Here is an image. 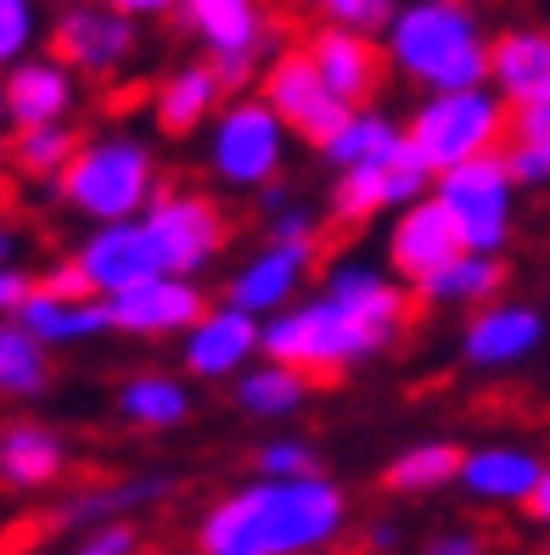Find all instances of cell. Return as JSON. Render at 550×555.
<instances>
[{"mask_svg": "<svg viewBox=\"0 0 550 555\" xmlns=\"http://www.w3.org/2000/svg\"><path fill=\"white\" fill-rule=\"evenodd\" d=\"M399 320H405V292L394 281L376 275L371 264H337L327 281V298L276 314L258 348L276 365H293L309 382H327V376H343L354 359L394 343Z\"/></svg>", "mask_w": 550, "mask_h": 555, "instance_id": "6da1fadb", "label": "cell"}, {"mask_svg": "<svg viewBox=\"0 0 550 555\" xmlns=\"http://www.w3.org/2000/svg\"><path fill=\"white\" fill-rule=\"evenodd\" d=\"M343 528V494L320 477H265L203 516V555H304Z\"/></svg>", "mask_w": 550, "mask_h": 555, "instance_id": "7a4b0ae2", "label": "cell"}, {"mask_svg": "<svg viewBox=\"0 0 550 555\" xmlns=\"http://www.w3.org/2000/svg\"><path fill=\"white\" fill-rule=\"evenodd\" d=\"M387 62L422 90H477L489 79V35L461 0H410L387 23Z\"/></svg>", "mask_w": 550, "mask_h": 555, "instance_id": "3957f363", "label": "cell"}, {"mask_svg": "<svg viewBox=\"0 0 550 555\" xmlns=\"http://www.w3.org/2000/svg\"><path fill=\"white\" fill-rule=\"evenodd\" d=\"M405 135H410L415 157H422L433 175H444V169L472 163V157L500 152L506 135H511V107L483 85L477 90H444L433 102H422V113L410 118Z\"/></svg>", "mask_w": 550, "mask_h": 555, "instance_id": "277c9868", "label": "cell"}, {"mask_svg": "<svg viewBox=\"0 0 550 555\" xmlns=\"http://www.w3.org/2000/svg\"><path fill=\"white\" fill-rule=\"evenodd\" d=\"M68 208H79L95 224L136 219L141 203H152V152L141 141H90L68 157V169L56 175Z\"/></svg>", "mask_w": 550, "mask_h": 555, "instance_id": "5b68a950", "label": "cell"}, {"mask_svg": "<svg viewBox=\"0 0 550 555\" xmlns=\"http://www.w3.org/2000/svg\"><path fill=\"white\" fill-rule=\"evenodd\" d=\"M511 197H516V180L506 169V157H472L461 169H444L438 175V203L444 214L456 219L461 247L466 253H500L511 236Z\"/></svg>", "mask_w": 550, "mask_h": 555, "instance_id": "8992f818", "label": "cell"}, {"mask_svg": "<svg viewBox=\"0 0 550 555\" xmlns=\"http://www.w3.org/2000/svg\"><path fill=\"white\" fill-rule=\"evenodd\" d=\"M281 152H286V124L276 118L270 102H236L214 118V141L208 163L225 185H265L281 175Z\"/></svg>", "mask_w": 550, "mask_h": 555, "instance_id": "52a82bcc", "label": "cell"}, {"mask_svg": "<svg viewBox=\"0 0 550 555\" xmlns=\"http://www.w3.org/2000/svg\"><path fill=\"white\" fill-rule=\"evenodd\" d=\"M265 102L276 107V118L286 129H298L304 141L315 146H327L337 129L348 124V102L343 95L327 90V79H320V68L309 62V51H281L270 62V74H265Z\"/></svg>", "mask_w": 550, "mask_h": 555, "instance_id": "ba28073f", "label": "cell"}, {"mask_svg": "<svg viewBox=\"0 0 550 555\" xmlns=\"http://www.w3.org/2000/svg\"><path fill=\"white\" fill-rule=\"evenodd\" d=\"M427 180H433V169L415 157V146H410V135H405L399 152L343 169V180H337V191H332V214H337L343 224H360V219H371V214H382V208H410V203H422Z\"/></svg>", "mask_w": 550, "mask_h": 555, "instance_id": "9c48e42d", "label": "cell"}, {"mask_svg": "<svg viewBox=\"0 0 550 555\" xmlns=\"http://www.w3.org/2000/svg\"><path fill=\"white\" fill-rule=\"evenodd\" d=\"M146 231L164 253L169 275H197L203 264H214L225 247V219L208 197L197 191H169V197H152L146 208Z\"/></svg>", "mask_w": 550, "mask_h": 555, "instance_id": "30bf717a", "label": "cell"}, {"mask_svg": "<svg viewBox=\"0 0 550 555\" xmlns=\"http://www.w3.org/2000/svg\"><path fill=\"white\" fill-rule=\"evenodd\" d=\"M74 270L85 275V286L95 298H118V292L141 286L152 275H169L164 270V253H157L146 219H118V224H102L74 258Z\"/></svg>", "mask_w": 550, "mask_h": 555, "instance_id": "8fae6325", "label": "cell"}, {"mask_svg": "<svg viewBox=\"0 0 550 555\" xmlns=\"http://www.w3.org/2000/svg\"><path fill=\"white\" fill-rule=\"evenodd\" d=\"M489 79H495V95L511 113L550 102V28L545 23H516L500 40H489Z\"/></svg>", "mask_w": 550, "mask_h": 555, "instance_id": "7c38bea8", "label": "cell"}, {"mask_svg": "<svg viewBox=\"0 0 550 555\" xmlns=\"http://www.w3.org/2000/svg\"><path fill=\"white\" fill-rule=\"evenodd\" d=\"M539 343H545V314L528 309V304H483L461 332V353L477 371L523 365Z\"/></svg>", "mask_w": 550, "mask_h": 555, "instance_id": "4fadbf2b", "label": "cell"}, {"mask_svg": "<svg viewBox=\"0 0 550 555\" xmlns=\"http://www.w3.org/2000/svg\"><path fill=\"white\" fill-rule=\"evenodd\" d=\"M107 314L118 332L129 337H164V332H180V325H197L208 309H203V292L180 281V275H152L141 286L118 292L107 298Z\"/></svg>", "mask_w": 550, "mask_h": 555, "instance_id": "5bb4252c", "label": "cell"}, {"mask_svg": "<svg viewBox=\"0 0 550 555\" xmlns=\"http://www.w3.org/2000/svg\"><path fill=\"white\" fill-rule=\"evenodd\" d=\"M51 51H56V62H68V68L113 74L118 62L136 51V28H129V17L113 12V7H74V12L56 17Z\"/></svg>", "mask_w": 550, "mask_h": 555, "instance_id": "9a60e30c", "label": "cell"}, {"mask_svg": "<svg viewBox=\"0 0 550 555\" xmlns=\"http://www.w3.org/2000/svg\"><path fill=\"white\" fill-rule=\"evenodd\" d=\"M461 231H456V219L444 214L438 197L427 203H410L399 208V224H394V236H387V258H394V275L405 281H427L433 270H444L449 258H461Z\"/></svg>", "mask_w": 550, "mask_h": 555, "instance_id": "2e32d148", "label": "cell"}, {"mask_svg": "<svg viewBox=\"0 0 550 555\" xmlns=\"http://www.w3.org/2000/svg\"><path fill=\"white\" fill-rule=\"evenodd\" d=\"M304 51L320 68V79H327V90L343 95L348 107H360L366 95H376V85H382V51L371 46V35H354V28L327 23V28H315V35H309Z\"/></svg>", "mask_w": 550, "mask_h": 555, "instance_id": "e0dca14e", "label": "cell"}, {"mask_svg": "<svg viewBox=\"0 0 550 555\" xmlns=\"http://www.w3.org/2000/svg\"><path fill=\"white\" fill-rule=\"evenodd\" d=\"M309 264H315V242H270L258 258L242 264V275L231 281V298L225 304H236L247 314H276L298 292Z\"/></svg>", "mask_w": 550, "mask_h": 555, "instance_id": "ac0fdd59", "label": "cell"}, {"mask_svg": "<svg viewBox=\"0 0 550 555\" xmlns=\"http://www.w3.org/2000/svg\"><path fill=\"white\" fill-rule=\"evenodd\" d=\"M545 477V461L534 449H511V443H495V449H472L461 461V488L483 505H528V494Z\"/></svg>", "mask_w": 550, "mask_h": 555, "instance_id": "d6986e66", "label": "cell"}, {"mask_svg": "<svg viewBox=\"0 0 550 555\" xmlns=\"http://www.w3.org/2000/svg\"><path fill=\"white\" fill-rule=\"evenodd\" d=\"M180 17H186L191 35H203V46H208L214 56L253 62L258 46L270 40L258 0H180Z\"/></svg>", "mask_w": 550, "mask_h": 555, "instance_id": "ffe728a7", "label": "cell"}, {"mask_svg": "<svg viewBox=\"0 0 550 555\" xmlns=\"http://www.w3.org/2000/svg\"><path fill=\"white\" fill-rule=\"evenodd\" d=\"M7 118L17 129H35V124H62L74 107V74L68 62H12L7 74Z\"/></svg>", "mask_w": 550, "mask_h": 555, "instance_id": "44dd1931", "label": "cell"}, {"mask_svg": "<svg viewBox=\"0 0 550 555\" xmlns=\"http://www.w3.org/2000/svg\"><path fill=\"white\" fill-rule=\"evenodd\" d=\"M258 337H265V332H258V314L225 304V309L203 314L186 332V365L197 371V376H231L242 359L258 348Z\"/></svg>", "mask_w": 550, "mask_h": 555, "instance_id": "7402d4cb", "label": "cell"}, {"mask_svg": "<svg viewBox=\"0 0 550 555\" xmlns=\"http://www.w3.org/2000/svg\"><path fill=\"white\" fill-rule=\"evenodd\" d=\"M17 325H28L40 343H85V337H95V332H107L113 325V314H107V298H62V292H51V286H35L23 298V309L12 314Z\"/></svg>", "mask_w": 550, "mask_h": 555, "instance_id": "603a6c76", "label": "cell"}, {"mask_svg": "<svg viewBox=\"0 0 550 555\" xmlns=\"http://www.w3.org/2000/svg\"><path fill=\"white\" fill-rule=\"evenodd\" d=\"M500 281H506V270L495 253H461L444 270H433L427 281H415V292L438 309H483L500 292Z\"/></svg>", "mask_w": 550, "mask_h": 555, "instance_id": "cb8c5ba5", "label": "cell"}, {"mask_svg": "<svg viewBox=\"0 0 550 555\" xmlns=\"http://www.w3.org/2000/svg\"><path fill=\"white\" fill-rule=\"evenodd\" d=\"M219 95H225V85L214 68H175L152 95V118L164 135H191L219 107Z\"/></svg>", "mask_w": 550, "mask_h": 555, "instance_id": "d4e9b609", "label": "cell"}, {"mask_svg": "<svg viewBox=\"0 0 550 555\" xmlns=\"http://www.w3.org/2000/svg\"><path fill=\"white\" fill-rule=\"evenodd\" d=\"M62 438L35 427V421H17V427L0 433V482L12 488H46L62 477Z\"/></svg>", "mask_w": 550, "mask_h": 555, "instance_id": "484cf974", "label": "cell"}, {"mask_svg": "<svg viewBox=\"0 0 550 555\" xmlns=\"http://www.w3.org/2000/svg\"><path fill=\"white\" fill-rule=\"evenodd\" d=\"M46 387V343L17 320H0V399H35Z\"/></svg>", "mask_w": 550, "mask_h": 555, "instance_id": "4316f807", "label": "cell"}, {"mask_svg": "<svg viewBox=\"0 0 550 555\" xmlns=\"http://www.w3.org/2000/svg\"><path fill=\"white\" fill-rule=\"evenodd\" d=\"M461 461L466 454L456 443H415L387 466L382 482L394 488V494H433V488H444V482H461Z\"/></svg>", "mask_w": 550, "mask_h": 555, "instance_id": "83f0119b", "label": "cell"}, {"mask_svg": "<svg viewBox=\"0 0 550 555\" xmlns=\"http://www.w3.org/2000/svg\"><path fill=\"white\" fill-rule=\"evenodd\" d=\"M118 410L136 427H175V421H186L191 399L175 376H129L118 387Z\"/></svg>", "mask_w": 550, "mask_h": 555, "instance_id": "f1b7e54d", "label": "cell"}, {"mask_svg": "<svg viewBox=\"0 0 550 555\" xmlns=\"http://www.w3.org/2000/svg\"><path fill=\"white\" fill-rule=\"evenodd\" d=\"M399 146H405V129L399 124H387L376 113H348V124L320 152H327L337 169H354V163H376V157L399 152Z\"/></svg>", "mask_w": 550, "mask_h": 555, "instance_id": "f546056e", "label": "cell"}, {"mask_svg": "<svg viewBox=\"0 0 550 555\" xmlns=\"http://www.w3.org/2000/svg\"><path fill=\"white\" fill-rule=\"evenodd\" d=\"M309 376L304 371H293V365H270L265 371H253V376H242L236 382V399H242V410L247 415H286V410H298V399L309 393Z\"/></svg>", "mask_w": 550, "mask_h": 555, "instance_id": "4dcf8cb0", "label": "cell"}, {"mask_svg": "<svg viewBox=\"0 0 550 555\" xmlns=\"http://www.w3.org/2000/svg\"><path fill=\"white\" fill-rule=\"evenodd\" d=\"M74 135L62 124H35V129H17V141H12V163L23 175H62L68 169V157H74Z\"/></svg>", "mask_w": 550, "mask_h": 555, "instance_id": "1f68e13d", "label": "cell"}, {"mask_svg": "<svg viewBox=\"0 0 550 555\" xmlns=\"http://www.w3.org/2000/svg\"><path fill=\"white\" fill-rule=\"evenodd\" d=\"M320 17L337 23V28H354V35H376V28L394 23V0H315Z\"/></svg>", "mask_w": 550, "mask_h": 555, "instance_id": "d6a6232c", "label": "cell"}, {"mask_svg": "<svg viewBox=\"0 0 550 555\" xmlns=\"http://www.w3.org/2000/svg\"><path fill=\"white\" fill-rule=\"evenodd\" d=\"M28 40H35V0H0V68L23 62Z\"/></svg>", "mask_w": 550, "mask_h": 555, "instance_id": "836d02e7", "label": "cell"}, {"mask_svg": "<svg viewBox=\"0 0 550 555\" xmlns=\"http://www.w3.org/2000/svg\"><path fill=\"white\" fill-rule=\"evenodd\" d=\"M258 472L265 477H315V454L304 443H270V449H258Z\"/></svg>", "mask_w": 550, "mask_h": 555, "instance_id": "e575fe53", "label": "cell"}, {"mask_svg": "<svg viewBox=\"0 0 550 555\" xmlns=\"http://www.w3.org/2000/svg\"><path fill=\"white\" fill-rule=\"evenodd\" d=\"M28 292H35V286H28V275H17L12 264H0V314H17Z\"/></svg>", "mask_w": 550, "mask_h": 555, "instance_id": "d590c367", "label": "cell"}, {"mask_svg": "<svg viewBox=\"0 0 550 555\" xmlns=\"http://www.w3.org/2000/svg\"><path fill=\"white\" fill-rule=\"evenodd\" d=\"M427 555H483V539L477 533H444L427 544Z\"/></svg>", "mask_w": 550, "mask_h": 555, "instance_id": "8d00e7d4", "label": "cell"}, {"mask_svg": "<svg viewBox=\"0 0 550 555\" xmlns=\"http://www.w3.org/2000/svg\"><path fill=\"white\" fill-rule=\"evenodd\" d=\"M129 544H136V533H129V528H107V533H95V544L79 550V555H129Z\"/></svg>", "mask_w": 550, "mask_h": 555, "instance_id": "74e56055", "label": "cell"}, {"mask_svg": "<svg viewBox=\"0 0 550 555\" xmlns=\"http://www.w3.org/2000/svg\"><path fill=\"white\" fill-rule=\"evenodd\" d=\"M113 12H124V17H164V12H175L180 0H107Z\"/></svg>", "mask_w": 550, "mask_h": 555, "instance_id": "f35d334b", "label": "cell"}, {"mask_svg": "<svg viewBox=\"0 0 550 555\" xmlns=\"http://www.w3.org/2000/svg\"><path fill=\"white\" fill-rule=\"evenodd\" d=\"M528 516L539 521V528H550V466H545L539 488H534V494H528Z\"/></svg>", "mask_w": 550, "mask_h": 555, "instance_id": "ab89813d", "label": "cell"}, {"mask_svg": "<svg viewBox=\"0 0 550 555\" xmlns=\"http://www.w3.org/2000/svg\"><path fill=\"white\" fill-rule=\"evenodd\" d=\"M12 253H17V231H12V224H0V264H12Z\"/></svg>", "mask_w": 550, "mask_h": 555, "instance_id": "60d3db41", "label": "cell"}, {"mask_svg": "<svg viewBox=\"0 0 550 555\" xmlns=\"http://www.w3.org/2000/svg\"><path fill=\"white\" fill-rule=\"evenodd\" d=\"M0 118H7V90H0Z\"/></svg>", "mask_w": 550, "mask_h": 555, "instance_id": "b9f144b4", "label": "cell"}, {"mask_svg": "<svg viewBox=\"0 0 550 555\" xmlns=\"http://www.w3.org/2000/svg\"><path fill=\"white\" fill-rule=\"evenodd\" d=\"M461 7H477V0H461Z\"/></svg>", "mask_w": 550, "mask_h": 555, "instance_id": "7bdbcfd3", "label": "cell"}]
</instances>
